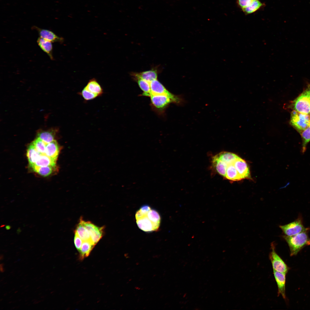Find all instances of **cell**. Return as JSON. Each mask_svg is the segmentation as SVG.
I'll use <instances>...</instances> for the list:
<instances>
[{
	"instance_id": "obj_16",
	"label": "cell",
	"mask_w": 310,
	"mask_h": 310,
	"mask_svg": "<svg viewBox=\"0 0 310 310\" xmlns=\"http://www.w3.org/2000/svg\"><path fill=\"white\" fill-rule=\"evenodd\" d=\"M130 75L137 83L139 87L143 91L142 95L149 97L151 92L149 82L139 77L133 75Z\"/></svg>"
},
{
	"instance_id": "obj_25",
	"label": "cell",
	"mask_w": 310,
	"mask_h": 310,
	"mask_svg": "<svg viewBox=\"0 0 310 310\" xmlns=\"http://www.w3.org/2000/svg\"><path fill=\"white\" fill-rule=\"evenodd\" d=\"M30 166L34 172L43 177H46L50 175L55 168L52 166H39L34 164L30 165Z\"/></svg>"
},
{
	"instance_id": "obj_9",
	"label": "cell",
	"mask_w": 310,
	"mask_h": 310,
	"mask_svg": "<svg viewBox=\"0 0 310 310\" xmlns=\"http://www.w3.org/2000/svg\"><path fill=\"white\" fill-rule=\"evenodd\" d=\"M150 97L152 104L159 110L163 109L169 104L173 102L170 97L165 95H151Z\"/></svg>"
},
{
	"instance_id": "obj_17",
	"label": "cell",
	"mask_w": 310,
	"mask_h": 310,
	"mask_svg": "<svg viewBox=\"0 0 310 310\" xmlns=\"http://www.w3.org/2000/svg\"><path fill=\"white\" fill-rule=\"evenodd\" d=\"M225 162L227 165L233 164L239 157L234 153L226 152H222L214 156Z\"/></svg>"
},
{
	"instance_id": "obj_1",
	"label": "cell",
	"mask_w": 310,
	"mask_h": 310,
	"mask_svg": "<svg viewBox=\"0 0 310 310\" xmlns=\"http://www.w3.org/2000/svg\"><path fill=\"white\" fill-rule=\"evenodd\" d=\"M136 222L138 228L143 231L150 232L158 230L161 217L158 212L149 206H143L136 212Z\"/></svg>"
},
{
	"instance_id": "obj_5",
	"label": "cell",
	"mask_w": 310,
	"mask_h": 310,
	"mask_svg": "<svg viewBox=\"0 0 310 310\" xmlns=\"http://www.w3.org/2000/svg\"><path fill=\"white\" fill-rule=\"evenodd\" d=\"M271 251L269 255L273 270L286 274L289 270V267L275 251L274 243L271 244Z\"/></svg>"
},
{
	"instance_id": "obj_2",
	"label": "cell",
	"mask_w": 310,
	"mask_h": 310,
	"mask_svg": "<svg viewBox=\"0 0 310 310\" xmlns=\"http://www.w3.org/2000/svg\"><path fill=\"white\" fill-rule=\"evenodd\" d=\"M308 231L292 236H282L289 247L290 256L296 255L304 247L310 245V238L308 234Z\"/></svg>"
},
{
	"instance_id": "obj_6",
	"label": "cell",
	"mask_w": 310,
	"mask_h": 310,
	"mask_svg": "<svg viewBox=\"0 0 310 310\" xmlns=\"http://www.w3.org/2000/svg\"><path fill=\"white\" fill-rule=\"evenodd\" d=\"M310 117L308 114L299 113L295 110L291 112L290 123L299 131L305 129L309 125Z\"/></svg>"
},
{
	"instance_id": "obj_33",
	"label": "cell",
	"mask_w": 310,
	"mask_h": 310,
	"mask_svg": "<svg viewBox=\"0 0 310 310\" xmlns=\"http://www.w3.org/2000/svg\"><path fill=\"white\" fill-rule=\"evenodd\" d=\"M3 265L4 264H0V271L2 272H4V269L3 268Z\"/></svg>"
},
{
	"instance_id": "obj_27",
	"label": "cell",
	"mask_w": 310,
	"mask_h": 310,
	"mask_svg": "<svg viewBox=\"0 0 310 310\" xmlns=\"http://www.w3.org/2000/svg\"><path fill=\"white\" fill-rule=\"evenodd\" d=\"M55 136V132L53 130L41 131L37 134V137L46 144L54 140Z\"/></svg>"
},
{
	"instance_id": "obj_10",
	"label": "cell",
	"mask_w": 310,
	"mask_h": 310,
	"mask_svg": "<svg viewBox=\"0 0 310 310\" xmlns=\"http://www.w3.org/2000/svg\"><path fill=\"white\" fill-rule=\"evenodd\" d=\"M274 278L278 287V296L281 295L286 300L285 285L286 274L273 270Z\"/></svg>"
},
{
	"instance_id": "obj_37",
	"label": "cell",
	"mask_w": 310,
	"mask_h": 310,
	"mask_svg": "<svg viewBox=\"0 0 310 310\" xmlns=\"http://www.w3.org/2000/svg\"></svg>"
},
{
	"instance_id": "obj_32",
	"label": "cell",
	"mask_w": 310,
	"mask_h": 310,
	"mask_svg": "<svg viewBox=\"0 0 310 310\" xmlns=\"http://www.w3.org/2000/svg\"><path fill=\"white\" fill-rule=\"evenodd\" d=\"M74 237V243L75 247L77 250L79 252L80 250L83 241L75 233Z\"/></svg>"
},
{
	"instance_id": "obj_26",
	"label": "cell",
	"mask_w": 310,
	"mask_h": 310,
	"mask_svg": "<svg viewBox=\"0 0 310 310\" xmlns=\"http://www.w3.org/2000/svg\"><path fill=\"white\" fill-rule=\"evenodd\" d=\"M264 5L259 0H255L249 6L242 9L246 15L251 14L261 8Z\"/></svg>"
},
{
	"instance_id": "obj_11",
	"label": "cell",
	"mask_w": 310,
	"mask_h": 310,
	"mask_svg": "<svg viewBox=\"0 0 310 310\" xmlns=\"http://www.w3.org/2000/svg\"><path fill=\"white\" fill-rule=\"evenodd\" d=\"M233 164L242 179H251L249 170L245 160L239 157L235 161Z\"/></svg>"
},
{
	"instance_id": "obj_35",
	"label": "cell",
	"mask_w": 310,
	"mask_h": 310,
	"mask_svg": "<svg viewBox=\"0 0 310 310\" xmlns=\"http://www.w3.org/2000/svg\"><path fill=\"white\" fill-rule=\"evenodd\" d=\"M3 255H0V260H3Z\"/></svg>"
},
{
	"instance_id": "obj_14",
	"label": "cell",
	"mask_w": 310,
	"mask_h": 310,
	"mask_svg": "<svg viewBox=\"0 0 310 310\" xmlns=\"http://www.w3.org/2000/svg\"><path fill=\"white\" fill-rule=\"evenodd\" d=\"M59 147L57 141L54 140L46 144L45 154L57 161L59 152Z\"/></svg>"
},
{
	"instance_id": "obj_19",
	"label": "cell",
	"mask_w": 310,
	"mask_h": 310,
	"mask_svg": "<svg viewBox=\"0 0 310 310\" xmlns=\"http://www.w3.org/2000/svg\"><path fill=\"white\" fill-rule=\"evenodd\" d=\"M75 233H76L83 241H91L89 232L84 225L82 218L80 219V222L75 230Z\"/></svg>"
},
{
	"instance_id": "obj_28",
	"label": "cell",
	"mask_w": 310,
	"mask_h": 310,
	"mask_svg": "<svg viewBox=\"0 0 310 310\" xmlns=\"http://www.w3.org/2000/svg\"><path fill=\"white\" fill-rule=\"evenodd\" d=\"M302 139V152L303 153L306 150L307 146L310 142V125L305 130L300 132Z\"/></svg>"
},
{
	"instance_id": "obj_23",
	"label": "cell",
	"mask_w": 310,
	"mask_h": 310,
	"mask_svg": "<svg viewBox=\"0 0 310 310\" xmlns=\"http://www.w3.org/2000/svg\"><path fill=\"white\" fill-rule=\"evenodd\" d=\"M85 88L90 92L97 95H101L103 91L101 86L95 79H92L88 82Z\"/></svg>"
},
{
	"instance_id": "obj_4",
	"label": "cell",
	"mask_w": 310,
	"mask_h": 310,
	"mask_svg": "<svg viewBox=\"0 0 310 310\" xmlns=\"http://www.w3.org/2000/svg\"><path fill=\"white\" fill-rule=\"evenodd\" d=\"M279 227L285 235L288 236H292L310 229L304 226L301 216L294 221L285 225H280Z\"/></svg>"
},
{
	"instance_id": "obj_34",
	"label": "cell",
	"mask_w": 310,
	"mask_h": 310,
	"mask_svg": "<svg viewBox=\"0 0 310 310\" xmlns=\"http://www.w3.org/2000/svg\"><path fill=\"white\" fill-rule=\"evenodd\" d=\"M11 228V226L10 225H7L6 226H5V228H6V229L7 230H9Z\"/></svg>"
},
{
	"instance_id": "obj_31",
	"label": "cell",
	"mask_w": 310,
	"mask_h": 310,
	"mask_svg": "<svg viewBox=\"0 0 310 310\" xmlns=\"http://www.w3.org/2000/svg\"><path fill=\"white\" fill-rule=\"evenodd\" d=\"M255 0H237V3L241 9L244 8L250 5Z\"/></svg>"
},
{
	"instance_id": "obj_30",
	"label": "cell",
	"mask_w": 310,
	"mask_h": 310,
	"mask_svg": "<svg viewBox=\"0 0 310 310\" xmlns=\"http://www.w3.org/2000/svg\"><path fill=\"white\" fill-rule=\"evenodd\" d=\"M81 94L83 98L86 100L94 99L98 96V95L90 92L85 87L82 90Z\"/></svg>"
},
{
	"instance_id": "obj_18",
	"label": "cell",
	"mask_w": 310,
	"mask_h": 310,
	"mask_svg": "<svg viewBox=\"0 0 310 310\" xmlns=\"http://www.w3.org/2000/svg\"><path fill=\"white\" fill-rule=\"evenodd\" d=\"M95 245L91 241H83L79 251L80 259L82 260L88 257Z\"/></svg>"
},
{
	"instance_id": "obj_7",
	"label": "cell",
	"mask_w": 310,
	"mask_h": 310,
	"mask_svg": "<svg viewBox=\"0 0 310 310\" xmlns=\"http://www.w3.org/2000/svg\"><path fill=\"white\" fill-rule=\"evenodd\" d=\"M293 107L294 110L299 113L306 114L309 113L310 100L305 90L294 101Z\"/></svg>"
},
{
	"instance_id": "obj_36",
	"label": "cell",
	"mask_w": 310,
	"mask_h": 310,
	"mask_svg": "<svg viewBox=\"0 0 310 310\" xmlns=\"http://www.w3.org/2000/svg\"><path fill=\"white\" fill-rule=\"evenodd\" d=\"M309 113L310 114V110H309Z\"/></svg>"
},
{
	"instance_id": "obj_3",
	"label": "cell",
	"mask_w": 310,
	"mask_h": 310,
	"mask_svg": "<svg viewBox=\"0 0 310 310\" xmlns=\"http://www.w3.org/2000/svg\"><path fill=\"white\" fill-rule=\"evenodd\" d=\"M148 82L150 84L151 90L149 97L151 95H165L170 97L173 103L177 104L181 103V99L168 91L157 78Z\"/></svg>"
},
{
	"instance_id": "obj_21",
	"label": "cell",
	"mask_w": 310,
	"mask_h": 310,
	"mask_svg": "<svg viewBox=\"0 0 310 310\" xmlns=\"http://www.w3.org/2000/svg\"><path fill=\"white\" fill-rule=\"evenodd\" d=\"M56 161L45 154H41L34 164L39 166H52L55 167Z\"/></svg>"
},
{
	"instance_id": "obj_12",
	"label": "cell",
	"mask_w": 310,
	"mask_h": 310,
	"mask_svg": "<svg viewBox=\"0 0 310 310\" xmlns=\"http://www.w3.org/2000/svg\"><path fill=\"white\" fill-rule=\"evenodd\" d=\"M32 28L37 31L40 37L52 42H62L63 41L62 38L58 36L50 30L39 28L36 26H33Z\"/></svg>"
},
{
	"instance_id": "obj_8",
	"label": "cell",
	"mask_w": 310,
	"mask_h": 310,
	"mask_svg": "<svg viewBox=\"0 0 310 310\" xmlns=\"http://www.w3.org/2000/svg\"><path fill=\"white\" fill-rule=\"evenodd\" d=\"M83 223L88 230L92 242L95 245L103 236L104 227H99L89 221L82 218Z\"/></svg>"
},
{
	"instance_id": "obj_29",
	"label": "cell",
	"mask_w": 310,
	"mask_h": 310,
	"mask_svg": "<svg viewBox=\"0 0 310 310\" xmlns=\"http://www.w3.org/2000/svg\"><path fill=\"white\" fill-rule=\"evenodd\" d=\"M32 143L38 152L42 154H45L46 147L47 144L38 137L35 139Z\"/></svg>"
},
{
	"instance_id": "obj_15",
	"label": "cell",
	"mask_w": 310,
	"mask_h": 310,
	"mask_svg": "<svg viewBox=\"0 0 310 310\" xmlns=\"http://www.w3.org/2000/svg\"><path fill=\"white\" fill-rule=\"evenodd\" d=\"M37 43L40 49L47 54L51 60H53V45L52 42L39 37Z\"/></svg>"
},
{
	"instance_id": "obj_13",
	"label": "cell",
	"mask_w": 310,
	"mask_h": 310,
	"mask_svg": "<svg viewBox=\"0 0 310 310\" xmlns=\"http://www.w3.org/2000/svg\"><path fill=\"white\" fill-rule=\"evenodd\" d=\"M158 67H155L148 70L140 72H131L130 75L139 77L148 82L157 78L159 71Z\"/></svg>"
},
{
	"instance_id": "obj_20",
	"label": "cell",
	"mask_w": 310,
	"mask_h": 310,
	"mask_svg": "<svg viewBox=\"0 0 310 310\" xmlns=\"http://www.w3.org/2000/svg\"><path fill=\"white\" fill-rule=\"evenodd\" d=\"M41 154L36 150L32 143L28 148L26 153L30 165L34 164Z\"/></svg>"
},
{
	"instance_id": "obj_24",
	"label": "cell",
	"mask_w": 310,
	"mask_h": 310,
	"mask_svg": "<svg viewBox=\"0 0 310 310\" xmlns=\"http://www.w3.org/2000/svg\"><path fill=\"white\" fill-rule=\"evenodd\" d=\"M225 177L227 179L232 181H238L242 179L233 164L228 165Z\"/></svg>"
},
{
	"instance_id": "obj_22",
	"label": "cell",
	"mask_w": 310,
	"mask_h": 310,
	"mask_svg": "<svg viewBox=\"0 0 310 310\" xmlns=\"http://www.w3.org/2000/svg\"><path fill=\"white\" fill-rule=\"evenodd\" d=\"M212 162L217 172L225 177L227 165L214 156L212 158Z\"/></svg>"
}]
</instances>
